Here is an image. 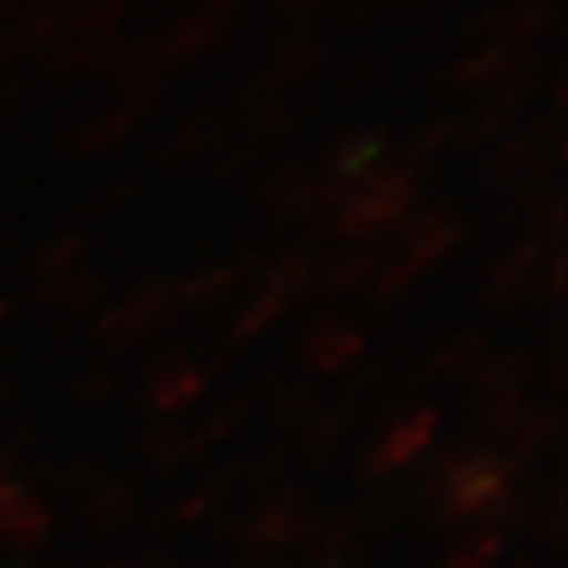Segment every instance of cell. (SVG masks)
Listing matches in <instances>:
<instances>
[{
	"label": "cell",
	"instance_id": "6da1fadb",
	"mask_svg": "<svg viewBox=\"0 0 568 568\" xmlns=\"http://www.w3.org/2000/svg\"><path fill=\"white\" fill-rule=\"evenodd\" d=\"M418 185L404 172L397 161H381V165L363 175L356 192L343 202V206L329 216L326 236L339 240H359V236H377L381 230L400 223L404 216L415 213Z\"/></svg>",
	"mask_w": 568,
	"mask_h": 568
},
{
	"label": "cell",
	"instance_id": "7a4b0ae2",
	"mask_svg": "<svg viewBox=\"0 0 568 568\" xmlns=\"http://www.w3.org/2000/svg\"><path fill=\"white\" fill-rule=\"evenodd\" d=\"M548 251V243H541L535 233L524 236L520 243H514V247L494 264L490 277H486L483 284V305L490 312H510L517 308L527 292H531L535 284V271L541 267V257Z\"/></svg>",
	"mask_w": 568,
	"mask_h": 568
},
{
	"label": "cell",
	"instance_id": "3957f363",
	"mask_svg": "<svg viewBox=\"0 0 568 568\" xmlns=\"http://www.w3.org/2000/svg\"><path fill=\"white\" fill-rule=\"evenodd\" d=\"M329 52L326 45H318L315 38L302 34L298 28L295 31H284L274 49H271V62L267 69L257 75L254 90L261 93H274V90H288V87H298L305 83L308 75H315L322 65H326Z\"/></svg>",
	"mask_w": 568,
	"mask_h": 568
},
{
	"label": "cell",
	"instance_id": "277c9868",
	"mask_svg": "<svg viewBox=\"0 0 568 568\" xmlns=\"http://www.w3.org/2000/svg\"><path fill=\"white\" fill-rule=\"evenodd\" d=\"M240 141H251L257 148H267L271 141H277L292 124V110L288 103H281L271 93L251 90L240 100Z\"/></svg>",
	"mask_w": 568,
	"mask_h": 568
},
{
	"label": "cell",
	"instance_id": "5b68a950",
	"mask_svg": "<svg viewBox=\"0 0 568 568\" xmlns=\"http://www.w3.org/2000/svg\"><path fill=\"white\" fill-rule=\"evenodd\" d=\"M223 134H226V113L202 110L182 128V134L175 138V144L165 154H161V161H165V165H192V161L210 158L220 148Z\"/></svg>",
	"mask_w": 568,
	"mask_h": 568
},
{
	"label": "cell",
	"instance_id": "8992f818",
	"mask_svg": "<svg viewBox=\"0 0 568 568\" xmlns=\"http://www.w3.org/2000/svg\"><path fill=\"white\" fill-rule=\"evenodd\" d=\"M384 148H387V138H384L381 128H367V131L346 134L333 148V154H329V175L349 179V182L371 175L384 161Z\"/></svg>",
	"mask_w": 568,
	"mask_h": 568
},
{
	"label": "cell",
	"instance_id": "52a82bcc",
	"mask_svg": "<svg viewBox=\"0 0 568 568\" xmlns=\"http://www.w3.org/2000/svg\"><path fill=\"white\" fill-rule=\"evenodd\" d=\"M524 59V49H514L507 42H494L479 49L476 55L463 59L453 72V79L463 90H490L497 79H504L517 62Z\"/></svg>",
	"mask_w": 568,
	"mask_h": 568
},
{
	"label": "cell",
	"instance_id": "ba28073f",
	"mask_svg": "<svg viewBox=\"0 0 568 568\" xmlns=\"http://www.w3.org/2000/svg\"><path fill=\"white\" fill-rule=\"evenodd\" d=\"M100 65L106 69V75L113 79V83L128 87V83H134V79L158 75V69H161V45H158L154 34H141V38H134V42H128V45H113Z\"/></svg>",
	"mask_w": 568,
	"mask_h": 568
},
{
	"label": "cell",
	"instance_id": "9c48e42d",
	"mask_svg": "<svg viewBox=\"0 0 568 568\" xmlns=\"http://www.w3.org/2000/svg\"><path fill=\"white\" fill-rule=\"evenodd\" d=\"M315 326L318 329L308 339V359L322 371H339L363 349V336L346 322H315Z\"/></svg>",
	"mask_w": 568,
	"mask_h": 568
},
{
	"label": "cell",
	"instance_id": "30bf717a",
	"mask_svg": "<svg viewBox=\"0 0 568 568\" xmlns=\"http://www.w3.org/2000/svg\"><path fill=\"white\" fill-rule=\"evenodd\" d=\"M138 124L134 116H128L124 110H110L103 116H93L90 124H83L72 134V154L75 158H97L113 151L116 144H124L131 128Z\"/></svg>",
	"mask_w": 568,
	"mask_h": 568
},
{
	"label": "cell",
	"instance_id": "8fae6325",
	"mask_svg": "<svg viewBox=\"0 0 568 568\" xmlns=\"http://www.w3.org/2000/svg\"><path fill=\"white\" fill-rule=\"evenodd\" d=\"M377 264H381V257L371 247L356 251L349 257H339V261H333L326 271H322V292L336 298V295H349V292L367 288V284L374 281V274H377Z\"/></svg>",
	"mask_w": 568,
	"mask_h": 568
},
{
	"label": "cell",
	"instance_id": "7c38bea8",
	"mask_svg": "<svg viewBox=\"0 0 568 568\" xmlns=\"http://www.w3.org/2000/svg\"><path fill=\"white\" fill-rule=\"evenodd\" d=\"M240 267H210V271H199L195 277H189L182 288H175L179 302L182 305H192V308H210V305H220L233 295L236 281H240Z\"/></svg>",
	"mask_w": 568,
	"mask_h": 568
},
{
	"label": "cell",
	"instance_id": "4fadbf2b",
	"mask_svg": "<svg viewBox=\"0 0 568 568\" xmlns=\"http://www.w3.org/2000/svg\"><path fill=\"white\" fill-rule=\"evenodd\" d=\"M83 254H87V236L83 233H62L34 254L31 271H34V277L65 274V271H75V264L83 261Z\"/></svg>",
	"mask_w": 568,
	"mask_h": 568
},
{
	"label": "cell",
	"instance_id": "5bb4252c",
	"mask_svg": "<svg viewBox=\"0 0 568 568\" xmlns=\"http://www.w3.org/2000/svg\"><path fill=\"white\" fill-rule=\"evenodd\" d=\"M312 257L305 251H292V254H284L264 277V292L284 298V302H292L298 292H305V284L312 281Z\"/></svg>",
	"mask_w": 568,
	"mask_h": 568
},
{
	"label": "cell",
	"instance_id": "9a60e30c",
	"mask_svg": "<svg viewBox=\"0 0 568 568\" xmlns=\"http://www.w3.org/2000/svg\"><path fill=\"white\" fill-rule=\"evenodd\" d=\"M128 0H79L69 8V31H93V34H113L116 24L128 14Z\"/></svg>",
	"mask_w": 568,
	"mask_h": 568
},
{
	"label": "cell",
	"instance_id": "2e32d148",
	"mask_svg": "<svg viewBox=\"0 0 568 568\" xmlns=\"http://www.w3.org/2000/svg\"><path fill=\"white\" fill-rule=\"evenodd\" d=\"M453 138H456V124H453V120H438V124L425 128V131L412 141V148L400 154L397 165L415 179L422 169H428V165H432V161H435L445 148H449V141H453Z\"/></svg>",
	"mask_w": 568,
	"mask_h": 568
},
{
	"label": "cell",
	"instance_id": "e0dca14e",
	"mask_svg": "<svg viewBox=\"0 0 568 568\" xmlns=\"http://www.w3.org/2000/svg\"><path fill=\"white\" fill-rule=\"evenodd\" d=\"M284 308H288V302L261 288V292L247 302V308H243V312L236 315V322H233V336H236V339H254V336H261L264 329L274 326L277 315H281Z\"/></svg>",
	"mask_w": 568,
	"mask_h": 568
},
{
	"label": "cell",
	"instance_id": "ac0fdd59",
	"mask_svg": "<svg viewBox=\"0 0 568 568\" xmlns=\"http://www.w3.org/2000/svg\"><path fill=\"white\" fill-rule=\"evenodd\" d=\"M161 97H165V79H161V75H144V79H134V83H128V87H120L116 110H124L128 116L138 120L141 113L158 106Z\"/></svg>",
	"mask_w": 568,
	"mask_h": 568
},
{
	"label": "cell",
	"instance_id": "d6986e66",
	"mask_svg": "<svg viewBox=\"0 0 568 568\" xmlns=\"http://www.w3.org/2000/svg\"><path fill=\"white\" fill-rule=\"evenodd\" d=\"M42 97V75H11L0 79V116L18 113Z\"/></svg>",
	"mask_w": 568,
	"mask_h": 568
},
{
	"label": "cell",
	"instance_id": "ffe728a7",
	"mask_svg": "<svg viewBox=\"0 0 568 568\" xmlns=\"http://www.w3.org/2000/svg\"><path fill=\"white\" fill-rule=\"evenodd\" d=\"M531 233L541 243H548V247H558V243H561V233H565V195L561 192H551V195L541 199Z\"/></svg>",
	"mask_w": 568,
	"mask_h": 568
},
{
	"label": "cell",
	"instance_id": "44dd1931",
	"mask_svg": "<svg viewBox=\"0 0 568 568\" xmlns=\"http://www.w3.org/2000/svg\"><path fill=\"white\" fill-rule=\"evenodd\" d=\"M261 151H264V148H257V144H251V141H236L233 148L223 151L220 165H216V179L230 182V179H236L240 172H247V169L254 165V161L261 158Z\"/></svg>",
	"mask_w": 568,
	"mask_h": 568
},
{
	"label": "cell",
	"instance_id": "7402d4cb",
	"mask_svg": "<svg viewBox=\"0 0 568 568\" xmlns=\"http://www.w3.org/2000/svg\"><path fill=\"white\" fill-rule=\"evenodd\" d=\"M384 72H387V65L377 62V59L359 62L353 72H346V79H343V93H346V97H363V93H371L374 87H381Z\"/></svg>",
	"mask_w": 568,
	"mask_h": 568
},
{
	"label": "cell",
	"instance_id": "603a6c76",
	"mask_svg": "<svg viewBox=\"0 0 568 568\" xmlns=\"http://www.w3.org/2000/svg\"><path fill=\"white\" fill-rule=\"evenodd\" d=\"M131 195H134V182H128V179L110 182L106 189H100V192L93 195L90 210H93V216H113V213H120V210L128 206Z\"/></svg>",
	"mask_w": 568,
	"mask_h": 568
},
{
	"label": "cell",
	"instance_id": "cb8c5ba5",
	"mask_svg": "<svg viewBox=\"0 0 568 568\" xmlns=\"http://www.w3.org/2000/svg\"><path fill=\"white\" fill-rule=\"evenodd\" d=\"M483 346H486V339H483L479 333H466V336L453 339L449 346H445V349L438 353V367H442V371L463 367V363H469L473 356L483 353Z\"/></svg>",
	"mask_w": 568,
	"mask_h": 568
},
{
	"label": "cell",
	"instance_id": "d4e9b609",
	"mask_svg": "<svg viewBox=\"0 0 568 568\" xmlns=\"http://www.w3.org/2000/svg\"><path fill=\"white\" fill-rule=\"evenodd\" d=\"M548 295L555 302L565 295V257H561V251H555V257L548 264Z\"/></svg>",
	"mask_w": 568,
	"mask_h": 568
},
{
	"label": "cell",
	"instance_id": "484cf974",
	"mask_svg": "<svg viewBox=\"0 0 568 568\" xmlns=\"http://www.w3.org/2000/svg\"><path fill=\"white\" fill-rule=\"evenodd\" d=\"M318 4H326V0H277V8L288 14V18H305L312 14Z\"/></svg>",
	"mask_w": 568,
	"mask_h": 568
},
{
	"label": "cell",
	"instance_id": "4316f807",
	"mask_svg": "<svg viewBox=\"0 0 568 568\" xmlns=\"http://www.w3.org/2000/svg\"><path fill=\"white\" fill-rule=\"evenodd\" d=\"M24 4H28V0H0V24H11L21 14Z\"/></svg>",
	"mask_w": 568,
	"mask_h": 568
},
{
	"label": "cell",
	"instance_id": "83f0119b",
	"mask_svg": "<svg viewBox=\"0 0 568 568\" xmlns=\"http://www.w3.org/2000/svg\"><path fill=\"white\" fill-rule=\"evenodd\" d=\"M4 315H8V302L0 298V322H4Z\"/></svg>",
	"mask_w": 568,
	"mask_h": 568
},
{
	"label": "cell",
	"instance_id": "f1b7e54d",
	"mask_svg": "<svg viewBox=\"0 0 568 568\" xmlns=\"http://www.w3.org/2000/svg\"><path fill=\"white\" fill-rule=\"evenodd\" d=\"M422 4H428V0H422Z\"/></svg>",
	"mask_w": 568,
	"mask_h": 568
},
{
	"label": "cell",
	"instance_id": "f546056e",
	"mask_svg": "<svg viewBox=\"0 0 568 568\" xmlns=\"http://www.w3.org/2000/svg\"><path fill=\"white\" fill-rule=\"evenodd\" d=\"M128 4H131V0H128Z\"/></svg>",
	"mask_w": 568,
	"mask_h": 568
}]
</instances>
